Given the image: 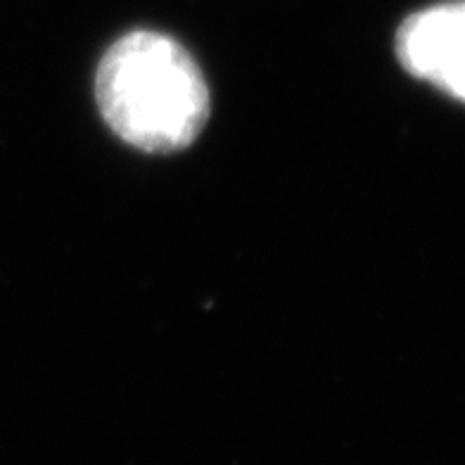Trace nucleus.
<instances>
[{
  "instance_id": "obj_1",
  "label": "nucleus",
  "mask_w": 465,
  "mask_h": 465,
  "mask_svg": "<svg viewBox=\"0 0 465 465\" xmlns=\"http://www.w3.org/2000/svg\"><path fill=\"white\" fill-rule=\"evenodd\" d=\"M95 98L107 126L145 153L183 150L209 119V88L197 62L157 31H134L104 53Z\"/></svg>"
},
{
  "instance_id": "obj_2",
  "label": "nucleus",
  "mask_w": 465,
  "mask_h": 465,
  "mask_svg": "<svg viewBox=\"0 0 465 465\" xmlns=\"http://www.w3.org/2000/svg\"><path fill=\"white\" fill-rule=\"evenodd\" d=\"M397 57L416 79L465 103V0L411 15L399 26Z\"/></svg>"
}]
</instances>
